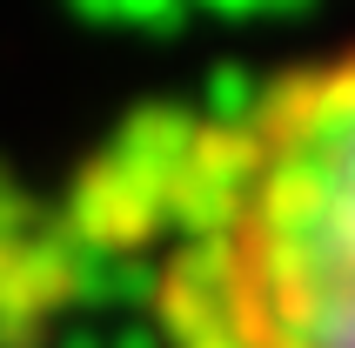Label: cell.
Wrapping results in <instances>:
<instances>
[{
    "label": "cell",
    "instance_id": "cell-1",
    "mask_svg": "<svg viewBox=\"0 0 355 348\" xmlns=\"http://www.w3.org/2000/svg\"><path fill=\"white\" fill-rule=\"evenodd\" d=\"M74 201L161 348H355V47L148 114Z\"/></svg>",
    "mask_w": 355,
    "mask_h": 348
}]
</instances>
